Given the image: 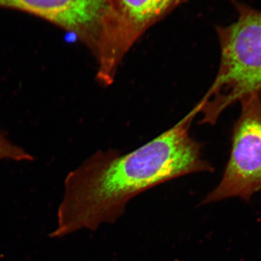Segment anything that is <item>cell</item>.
<instances>
[{"instance_id":"cell-1","label":"cell","mask_w":261,"mask_h":261,"mask_svg":"<svg viewBox=\"0 0 261 261\" xmlns=\"http://www.w3.org/2000/svg\"><path fill=\"white\" fill-rule=\"evenodd\" d=\"M197 113L195 106L174 126L128 153L97 151L68 173L49 237L62 238L114 224L142 192L187 175L214 172L202 144L190 134Z\"/></svg>"},{"instance_id":"cell-2","label":"cell","mask_w":261,"mask_h":261,"mask_svg":"<svg viewBox=\"0 0 261 261\" xmlns=\"http://www.w3.org/2000/svg\"><path fill=\"white\" fill-rule=\"evenodd\" d=\"M238 18L216 28L220 63L216 78L196 105L201 124L215 125L232 105L261 94V12L237 5Z\"/></svg>"},{"instance_id":"cell-3","label":"cell","mask_w":261,"mask_h":261,"mask_svg":"<svg viewBox=\"0 0 261 261\" xmlns=\"http://www.w3.org/2000/svg\"><path fill=\"white\" fill-rule=\"evenodd\" d=\"M185 0H107L100 35L94 56L96 80L112 85L130 48L150 27Z\"/></svg>"},{"instance_id":"cell-4","label":"cell","mask_w":261,"mask_h":261,"mask_svg":"<svg viewBox=\"0 0 261 261\" xmlns=\"http://www.w3.org/2000/svg\"><path fill=\"white\" fill-rule=\"evenodd\" d=\"M240 103L241 111L233 124L222 178L200 205L234 197L249 202L255 194H261V94Z\"/></svg>"},{"instance_id":"cell-5","label":"cell","mask_w":261,"mask_h":261,"mask_svg":"<svg viewBox=\"0 0 261 261\" xmlns=\"http://www.w3.org/2000/svg\"><path fill=\"white\" fill-rule=\"evenodd\" d=\"M107 0H0V8L30 13L74 34L94 54Z\"/></svg>"},{"instance_id":"cell-6","label":"cell","mask_w":261,"mask_h":261,"mask_svg":"<svg viewBox=\"0 0 261 261\" xmlns=\"http://www.w3.org/2000/svg\"><path fill=\"white\" fill-rule=\"evenodd\" d=\"M12 160L15 161H32L34 157L7 138L6 135L0 132V161Z\"/></svg>"}]
</instances>
